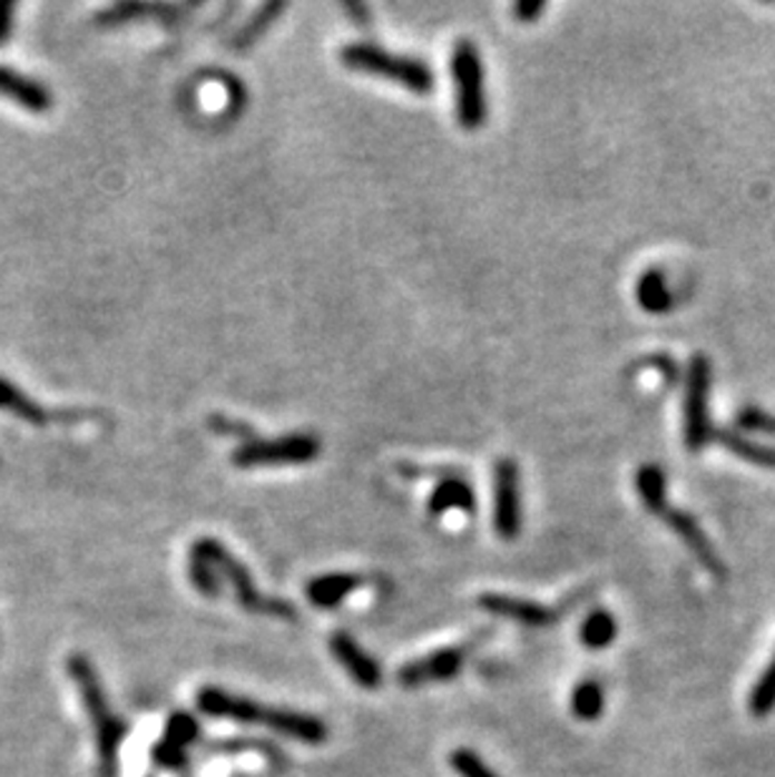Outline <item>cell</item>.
I'll return each instance as SVG.
<instances>
[{
	"label": "cell",
	"instance_id": "cell-1",
	"mask_svg": "<svg viewBox=\"0 0 775 777\" xmlns=\"http://www.w3.org/2000/svg\"><path fill=\"white\" fill-rule=\"evenodd\" d=\"M199 710L209 717H222V720H235L245 725H259L267 730H275L293 740L320 745L327 740V727L323 720H317L313 715L293 712V710H279V707H265L255 702V699H245L237 695H229L225 689L205 687L197 695Z\"/></svg>",
	"mask_w": 775,
	"mask_h": 777
},
{
	"label": "cell",
	"instance_id": "cell-2",
	"mask_svg": "<svg viewBox=\"0 0 775 777\" xmlns=\"http://www.w3.org/2000/svg\"><path fill=\"white\" fill-rule=\"evenodd\" d=\"M341 63L351 71L357 73H371L381 76L393 83L403 86L411 94L425 96L433 91V71L429 63H423L421 58L413 56H399L385 51V48L375 43H347L341 48Z\"/></svg>",
	"mask_w": 775,
	"mask_h": 777
},
{
	"label": "cell",
	"instance_id": "cell-3",
	"mask_svg": "<svg viewBox=\"0 0 775 777\" xmlns=\"http://www.w3.org/2000/svg\"><path fill=\"white\" fill-rule=\"evenodd\" d=\"M69 672L73 677L76 687H79V695L84 699L86 712H89L96 732V747H99L101 767L106 775H114L116 770V755H119V747L124 742L126 727L111 712L109 702H106V695L101 689L99 677H96L91 662L86 657H71L69 659Z\"/></svg>",
	"mask_w": 775,
	"mask_h": 777
},
{
	"label": "cell",
	"instance_id": "cell-4",
	"mask_svg": "<svg viewBox=\"0 0 775 777\" xmlns=\"http://www.w3.org/2000/svg\"><path fill=\"white\" fill-rule=\"evenodd\" d=\"M194 557L209 561L217 569V574L227 577V584L235 591L239 607L249 611V614H263V617H279V619H295V607L285 599L265 597L263 591L255 587L252 574L245 563L232 557V553L222 547L217 539H199L194 541L192 551Z\"/></svg>",
	"mask_w": 775,
	"mask_h": 777
},
{
	"label": "cell",
	"instance_id": "cell-5",
	"mask_svg": "<svg viewBox=\"0 0 775 777\" xmlns=\"http://www.w3.org/2000/svg\"><path fill=\"white\" fill-rule=\"evenodd\" d=\"M451 76L457 83V114L461 129L477 131L487 124V91H483V63L477 43L459 38L451 56Z\"/></svg>",
	"mask_w": 775,
	"mask_h": 777
},
{
	"label": "cell",
	"instance_id": "cell-6",
	"mask_svg": "<svg viewBox=\"0 0 775 777\" xmlns=\"http://www.w3.org/2000/svg\"><path fill=\"white\" fill-rule=\"evenodd\" d=\"M710 387L713 365L703 353H697L690 357V365H687L683 397V435L685 449L690 453H700L710 443Z\"/></svg>",
	"mask_w": 775,
	"mask_h": 777
},
{
	"label": "cell",
	"instance_id": "cell-7",
	"mask_svg": "<svg viewBox=\"0 0 775 777\" xmlns=\"http://www.w3.org/2000/svg\"><path fill=\"white\" fill-rule=\"evenodd\" d=\"M320 451H323V443L313 433H290L273 441L249 439L237 445L232 453V463L247 471L273 469V465H303L315 461Z\"/></svg>",
	"mask_w": 775,
	"mask_h": 777
},
{
	"label": "cell",
	"instance_id": "cell-8",
	"mask_svg": "<svg viewBox=\"0 0 775 777\" xmlns=\"http://www.w3.org/2000/svg\"><path fill=\"white\" fill-rule=\"evenodd\" d=\"M493 529L507 541L521 531L519 465L513 459H499L493 465Z\"/></svg>",
	"mask_w": 775,
	"mask_h": 777
},
{
	"label": "cell",
	"instance_id": "cell-9",
	"mask_svg": "<svg viewBox=\"0 0 775 777\" xmlns=\"http://www.w3.org/2000/svg\"><path fill=\"white\" fill-rule=\"evenodd\" d=\"M0 411L21 417V421L31 425H76L91 417V413L81 411V407H71V411H63V407H46L3 375H0Z\"/></svg>",
	"mask_w": 775,
	"mask_h": 777
},
{
	"label": "cell",
	"instance_id": "cell-10",
	"mask_svg": "<svg viewBox=\"0 0 775 777\" xmlns=\"http://www.w3.org/2000/svg\"><path fill=\"white\" fill-rule=\"evenodd\" d=\"M467 655H469V647L463 645L435 649V652L415 659L411 665H405L399 672V682L405 689H415L431 682H443V679H453L463 669Z\"/></svg>",
	"mask_w": 775,
	"mask_h": 777
},
{
	"label": "cell",
	"instance_id": "cell-11",
	"mask_svg": "<svg viewBox=\"0 0 775 777\" xmlns=\"http://www.w3.org/2000/svg\"><path fill=\"white\" fill-rule=\"evenodd\" d=\"M479 607L493 617L519 621V624L534 627V629L551 627L567 611V607L551 609L545 604H537V601H527L509 594H483L479 597Z\"/></svg>",
	"mask_w": 775,
	"mask_h": 777
},
{
	"label": "cell",
	"instance_id": "cell-12",
	"mask_svg": "<svg viewBox=\"0 0 775 777\" xmlns=\"http://www.w3.org/2000/svg\"><path fill=\"white\" fill-rule=\"evenodd\" d=\"M0 96L31 114H46L53 109V91L43 81L3 63H0Z\"/></svg>",
	"mask_w": 775,
	"mask_h": 777
},
{
	"label": "cell",
	"instance_id": "cell-13",
	"mask_svg": "<svg viewBox=\"0 0 775 777\" xmlns=\"http://www.w3.org/2000/svg\"><path fill=\"white\" fill-rule=\"evenodd\" d=\"M660 519L667 523L675 531V537L680 539L687 549L693 551V557L703 563V567L710 571V574L715 577H723L725 574V569H723V561L718 557V551L713 549V543L710 539L705 537V531L700 529V523L695 521V517H690V513H685V511H677L673 506H667L663 513H660Z\"/></svg>",
	"mask_w": 775,
	"mask_h": 777
},
{
	"label": "cell",
	"instance_id": "cell-14",
	"mask_svg": "<svg viewBox=\"0 0 775 777\" xmlns=\"http://www.w3.org/2000/svg\"><path fill=\"white\" fill-rule=\"evenodd\" d=\"M331 649H333L337 662L343 665L345 672L351 675L363 689L381 687V679H383L381 667H377L375 659L367 655L351 635L337 631V635H333V639H331Z\"/></svg>",
	"mask_w": 775,
	"mask_h": 777
},
{
	"label": "cell",
	"instance_id": "cell-15",
	"mask_svg": "<svg viewBox=\"0 0 775 777\" xmlns=\"http://www.w3.org/2000/svg\"><path fill=\"white\" fill-rule=\"evenodd\" d=\"M194 6H161V3H116L111 8H106L99 16L101 26H119V23H131L139 21V18H157L161 23H174L179 21L184 13H189Z\"/></svg>",
	"mask_w": 775,
	"mask_h": 777
},
{
	"label": "cell",
	"instance_id": "cell-16",
	"mask_svg": "<svg viewBox=\"0 0 775 777\" xmlns=\"http://www.w3.org/2000/svg\"><path fill=\"white\" fill-rule=\"evenodd\" d=\"M361 587H363V577L337 571V574L315 577L305 587V597L310 599V604L317 609H335L343 599L351 597L353 591H357Z\"/></svg>",
	"mask_w": 775,
	"mask_h": 777
},
{
	"label": "cell",
	"instance_id": "cell-17",
	"mask_svg": "<svg viewBox=\"0 0 775 777\" xmlns=\"http://www.w3.org/2000/svg\"><path fill=\"white\" fill-rule=\"evenodd\" d=\"M449 511H463V513L477 511V496H473V489L461 479V475L443 479L439 485H435L429 499L431 517H443V513Z\"/></svg>",
	"mask_w": 775,
	"mask_h": 777
},
{
	"label": "cell",
	"instance_id": "cell-18",
	"mask_svg": "<svg viewBox=\"0 0 775 777\" xmlns=\"http://www.w3.org/2000/svg\"><path fill=\"white\" fill-rule=\"evenodd\" d=\"M718 443L725 451H730L735 459L758 465V469L775 471V445L753 441L738 431H718Z\"/></svg>",
	"mask_w": 775,
	"mask_h": 777
},
{
	"label": "cell",
	"instance_id": "cell-19",
	"mask_svg": "<svg viewBox=\"0 0 775 777\" xmlns=\"http://www.w3.org/2000/svg\"><path fill=\"white\" fill-rule=\"evenodd\" d=\"M637 303L645 313L650 315H665L673 309V293L667 287V279L660 269H647L642 277L637 279Z\"/></svg>",
	"mask_w": 775,
	"mask_h": 777
},
{
	"label": "cell",
	"instance_id": "cell-20",
	"mask_svg": "<svg viewBox=\"0 0 775 777\" xmlns=\"http://www.w3.org/2000/svg\"><path fill=\"white\" fill-rule=\"evenodd\" d=\"M635 483H637L639 501H642V506L650 513H655V517H660V513L670 506V501H667V479L660 465L655 463L642 465L635 475Z\"/></svg>",
	"mask_w": 775,
	"mask_h": 777
},
{
	"label": "cell",
	"instance_id": "cell-21",
	"mask_svg": "<svg viewBox=\"0 0 775 777\" xmlns=\"http://www.w3.org/2000/svg\"><path fill=\"white\" fill-rule=\"evenodd\" d=\"M615 637H617V619L609 614L607 609H595L579 629L581 645H585L587 649H592V652L607 649L609 645L615 642Z\"/></svg>",
	"mask_w": 775,
	"mask_h": 777
},
{
	"label": "cell",
	"instance_id": "cell-22",
	"mask_svg": "<svg viewBox=\"0 0 775 777\" xmlns=\"http://www.w3.org/2000/svg\"><path fill=\"white\" fill-rule=\"evenodd\" d=\"M605 712V689L599 687L597 679H585L571 692V715L581 722H595Z\"/></svg>",
	"mask_w": 775,
	"mask_h": 777
},
{
	"label": "cell",
	"instance_id": "cell-23",
	"mask_svg": "<svg viewBox=\"0 0 775 777\" xmlns=\"http://www.w3.org/2000/svg\"><path fill=\"white\" fill-rule=\"evenodd\" d=\"M285 11H287L285 3H267V6L259 8V11L239 28L237 36L232 38V48H235V51H245V48L255 43L257 38L277 21V16H283Z\"/></svg>",
	"mask_w": 775,
	"mask_h": 777
},
{
	"label": "cell",
	"instance_id": "cell-24",
	"mask_svg": "<svg viewBox=\"0 0 775 777\" xmlns=\"http://www.w3.org/2000/svg\"><path fill=\"white\" fill-rule=\"evenodd\" d=\"M748 710L755 717H768L775 710V655L771 659V665L765 667V672L761 675L758 682H755V687H753Z\"/></svg>",
	"mask_w": 775,
	"mask_h": 777
},
{
	"label": "cell",
	"instance_id": "cell-25",
	"mask_svg": "<svg viewBox=\"0 0 775 777\" xmlns=\"http://www.w3.org/2000/svg\"><path fill=\"white\" fill-rule=\"evenodd\" d=\"M199 735V725L187 712H177L167 720V730H164V740L187 750V745Z\"/></svg>",
	"mask_w": 775,
	"mask_h": 777
},
{
	"label": "cell",
	"instance_id": "cell-26",
	"mask_svg": "<svg viewBox=\"0 0 775 777\" xmlns=\"http://www.w3.org/2000/svg\"><path fill=\"white\" fill-rule=\"evenodd\" d=\"M451 767L457 770L459 777H497L491 767L481 760V757L469 750V747H461V750L451 753Z\"/></svg>",
	"mask_w": 775,
	"mask_h": 777
},
{
	"label": "cell",
	"instance_id": "cell-27",
	"mask_svg": "<svg viewBox=\"0 0 775 777\" xmlns=\"http://www.w3.org/2000/svg\"><path fill=\"white\" fill-rule=\"evenodd\" d=\"M735 423H738V429H743V431L771 435V439H775V415L765 413L755 405L743 407V411L735 415Z\"/></svg>",
	"mask_w": 775,
	"mask_h": 777
},
{
	"label": "cell",
	"instance_id": "cell-28",
	"mask_svg": "<svg viewBox=\"0 0 775 777\" xmlns=\"http://www.w3.org/2000/svg\"><path fill=\"white\" fill-rule=\"evenodd\" d=\"M151 757H154V763H157L159 767H169V770H174V767L184 765V760H187V753H184L182 747L171 745V742H167L161 737V740L157 742V747H154Z\"/></svg>",
	"mask_w": 775,
	"mask_h": 777
},
{
	"label": "cell",
	"instance_id": "cell-29",
	"mask_svg": "<svg viewBox=\"0 0 775 777\" xmlns=\"http://www.w3.org/2000/svg\"><path fill=\"white\" fill-rule=\"evenodd\" d=\"M207 423H209V429L219 435H237V439H242V441H249V435H252V429L247 423L229 421V417H222V415H212Z\"/></svg>",
	"mask_w": 775,
	"mask_h": 777
},
{
	"label": "cell",
	"instance_id": "cell-30",
	"mask_svg": "<svg viewBox=\"0 0 775 777\" xmlns=\"http://www.w3.org/2000/svg\"><path fill=\"white\" fill-rule=\"evenodd\" d=\"M13 26H16V3H11V0H0V48L8 46V41H11Z\"/></svg>",
	"mask_w": 775,
	"mask_h": 777
},
{
	"label": "cell",
	"instance_id": "cell-31",
	"mask_svg": "<svg viewBox=\"0 0 775 777\" xmlns=\"http://www.w3.org/2000/svg\"><path fill=\"white\" fill-rule=\"evenodd\" d=\"M545 11L547 3H531V0H521V3L513 6V16H517L521 23H534Z\"/></svg>",
	"mask_w": 775,
	"mask_h": 777
},
{
	"label": "cell",
	"instance_id": "cell-32",
	"mask_svg": "<svg viewBox=\"0 0 775 777\" xmlns=\"http://www.w3.org/2000/svg\"><path fill=\"white\" fill-rule=\"evenodd\" d=\"M645 365H650V367H655V371H663L665 373V381L667 383H675L677 381V371H675V365H673V361H667V357H650V361H647Z\"/></svg>",
	"mask_w": 775,
	"mask_h": 777
}]
</instances>
